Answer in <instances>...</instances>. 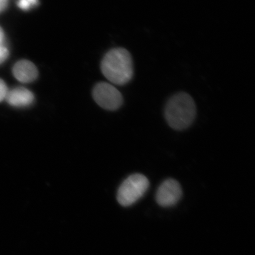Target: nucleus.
<instances>
[{
    "instance_id": "nucleus-3",
    "label": "nucleus",
    "mask_w": 255,
    "mask_h": 255,
    "mask_svg": "<svg viewBox=\"0 0 255 255\" xmlns=\"http://www.w3.org/2000/svg\"><path fill=\"white\" fill-rule=\"evenodd\" d=\"M150 182L145 175L133 174L121 184L117 192V200L121 205L130 206L141 199L148 189Z\"/></svg>"
},
{
    "instance_id": "nucleus-6",
    "label": "nucleus",
    "mask_w": 255,
    "mask_h": 255,
    "mask_svg": "<svg viewBox=\"0 0 255 255\" xmlns=\"http://www.w3.org/2000/svg\"><path fill=\"white\" fill-rule=\"evenodd\" d=\"M13 74L18 81L28 83L36 80L38 77V70L31 62L23 60L15 64Z\"/></svg>"
},
{
    "instance_id": "nucleus-2",
    "label": "nucleus",
    "mask_w": 255,
    "mask_h": 255,
    "mask_svg": "<svg viewBox=\"0 0 255 255\" xmlns=\"http://www.w3.org/2000/svg\"><path fill=\"white\" fill-rule=\"evenodd\" d=\"M196 107L190 95L180 92L174 95L165 107V118L169 127L181 130L190 127L195 119Z\"/></svg>"
},
{
    "instance_id": "nucleus-11",
    "label": "nucleus",
    "mask_w": 255,
    "mask_h": 255,
    "mask_svg": "<svg viewBox=\"0 0 255 255\" xmlns=\"http://www.w3.org/2000/svg\"><path fill=\"white\" fill-rule=\"evenodd\" d=\"M8 1L7 0H0V13L4 11L7 8Z\"/></svg>"
},
{
    "instance_id": "nucleus-5",
    "label": "nucleus",
    "mask_w": 255,
    "mask_h": 255,
    "mask_svg": "<svg viewBox=\"0 0 255 255\" xmlns=\"http://www.w3.org/2000/svg\"><path fill=\"white\" fill-rule=\"evenodd\" d=\"M182 196L179 183L173 179H167L160 184L156 192V201L162 207H171L177 204Z\"/></svg>"
},
{
    "instance_id": "nucleus-8",
    "label": "nucleus",
    "mask_w": 255,
    "mask_h": 255,
    "mask_svg": "<svg viewBox=\"0 0 255 255\" xmlns=\"http://www.w3.org/2000/svg\"><path fill=\"white\" fill-rule=\"evenodd\" d=\"M39 4V0H18L17 6L23 11H29Z\"/></svg>"
},
{
    "instance_id": "nucleus-7",
    "label": "nucleus",
    "mask_w": 255,
    "mask_h": 255,
    "mask_svg": "<svg viewBox=\"0 0 255 255\" xmlns=\"http://www.w3.org/2000/svg\"><path fill=\"white\" fill-rule=\"evenodd\" d=\"M5 99L12 107H26L33 103L34 96L27 89L18 87L8 92Z\"/></svg>"
},
{
    "instance_id": "nucleus-1",
    "label": "nucleus",
    "mask_w": 255,
    "mask_h": 255,
    "mask_svg": "<svg viewBox=\"0 0 255 255\" xmlns=\"http://www.w3.org/2000/svg\"><path fill=\"white\" fill-rule=\"evenodd\" d=\"M101 70L105 78L112 83L126 85L131 80L133 75L131 55L125 48H114L104 57Z\"/></svg>"
},
{
    "instance_id": "nucleus-9",
    "label": "nucleus",
    "mask_w": 255,
    "mask_h": 255,
    "mask_svg": "<svg viewBox=\"0 0 255 255\" xmlns=\"http://www.w3.org/2000/svg\"><path fill=\"white\" fill-rule=\"evenodd\" d=\"M7 92V87H6V84L0 79V102H2L6 98Z\"/></svg>"
},
{
    "instance_id": "nucleus-12",
    "label": "nucleus",
    "mask_w": 255,
    "mask_h": 255,
    "mask_svg": "<svg viewBox=\"0 0 255 255\" xmlns=\"http://www.w3.org/2000/svg\"><path fill=\"white\" fill-rule=\"evenodd\" d=\"M4 31H3L2 28L0 27V45H1V43H2L3 41H4Z\"/></svg>"
},
{
    "instance_id": "nucleus-4",
    "label": "nucleus",
    "mask_w": 255,
    "mask_h": 255,
    "mask_svg": "<svg viewBox=\"0 0 255 255\" xmlns=\"http://www.w3.org/2000/svg\"><path fill=\"white\" fill-rule=\"evenodd\" d=\"M94 100L105 110H118L123 105V96L114 85L107 82L97 84L92 92Z\"/></svg>"
},
{
    "instance_id": "nucleus-10",
    "label": "nucleus",
    "mask_w": 255,
    "mask_h": 255,
    "mask_svg": "<svg viewBox=\"0 0 255 255\" xmlns=\"http://www.w3.org/2000/svg\"><path fill=\"white\" fill-rule=\"evenodd\" d=\"M9 56V51L7 48L0 46V64L2 63Z\"/></svg>"
}]
</instances>
